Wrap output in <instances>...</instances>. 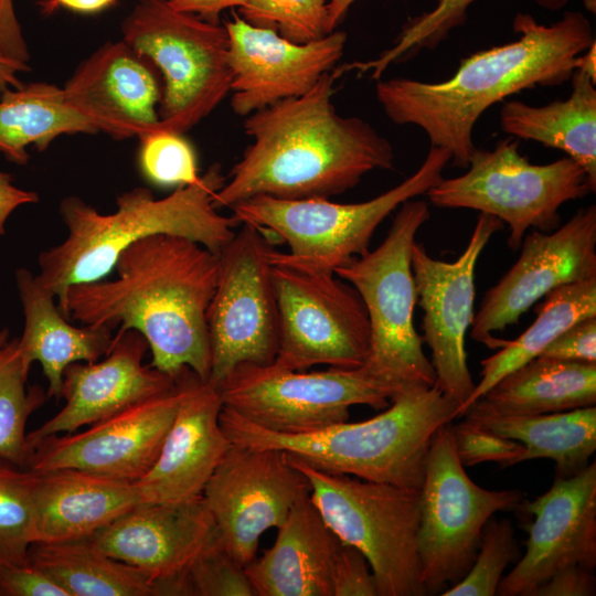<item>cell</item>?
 Here are the masks:
<instances>
[{"instance_id":"6da1fadb","label":"cell","mask_w":596,"mask_h":596,"mask_svg":"<svg viewBox=\"0 0 596 596\" xmlns=\"http://www.w3.org/2000/svg\"><path fill=\"white\" fill-rule=\"evenodd\" d=\"M110 280L71 286L62 313L82 326L136 330L148 342L150 365L177 379L190 369L207 381L211 351L206 313L217 255L185 237L156 234L127 247Z\"/></svg>"},{"instance_id":"7a4b0ae2","label":"cell","mask_w":596,"mask_h":596,"mask_svg":"<svg viewBox=\"0 0 596 596\" xmlns=\"http://www.w3.org/2000/svg\"><path fill=\"white\" fill-rule=\"evenodd\" d=\"M336 78L328 72L306 94L246 116L244 131L253 141L214 194L217 210L260 195L329 199L371 171L393 169L391 142L362 118L338 114Z\"/></svg>"},{"instance_id":"3957f363","label":"cell","mask_w":596,"mask_h":596,"mask_svg":"<svg viewBox=\"0 0 596 596\" xmlns=\"http://www.w3.org/2000/svg\"><path fill=\"white\" fill-rule=\"evenodd\" d=\"M512 28L515 41L462 58L444 82L379 81L375 94L385 115L394 124L417 126L430 146L450 153L455 167L467 168L477 149L475 125L490 106L523 89L567 82L595 42L592 23L578 11H566L550 25L519 12Z\"/></svg>"},{"instance_id":"277c9868","label":"cell","mask_w":596,"mask_h":596,"mask_svg":"<svg viewBox=\"0 0 596 596\" xmlns=\"http://www.w3.org/2000/svg\"><path fill=\"white\" fill-rule=\"evenodd\" d=\"M224 182L220 164H213L196 182L162 199L146 188L126 191L109 214L99 213L77 196L65 198L60 213L67 236L39 255L36 280L55 296L62 312L71 286L103 279L114 270L120 254L145 237L181 236L217 255L240 225L213 204Z\"/></svg>"},{"instance_id":"5b68a950","label":"cell","mask_w":596,"mask_h":596,"mask_svg":"<svg viewBox=\"0 0 596 596\" xmlns=\"http://www.w3.org/2000/svg\"><path fill=\"white\" fill-rule=\"evenodd\" d=\"M458 417V404L436 385L402 392L383 412L307 434H280L222 406L232 444L272 448L316 469L419 490L436 432Z\"/></svg>"},{"instance_id":"8992f818","label":"cell","mask_w":596,"mask_h":596,"mask_svg":"<svg viewBox=\"0 0 596 596\" xmlns=\"http://www.w3.org/2000/svg\"><path fill=\"white\" fill-rule=\"evenodd\" d=\"M429 217L428 202L405 201L375 249L334 270L358 291L366 309L370 349L363 368L397 394L427 389L436 382L423 338L414 326L417 294L411 265L416 234Z\"/></svg>"},{"instance_id":"52a82bcc","label":"cell","mask_w":596,"mask_h":596,"mask_svg":"<svg viewBox=\"0 0 596 596\" xmlns=\"http://www.w3.org/2000/svg\"><path fill=\"white\" fill-rule=\"evenodd\" d=\"M450 160L446 149L430 146L413 174L364 202L260 195L232 206V216L238 224L253 225L287 243L288 253L274 252L279 260L334 273L351 258L366 253L379 225L405 201L426 194L443 178Z\"/></svg>"},{"instance_id":"ba28073f","label":"cell","mask_w":596,"mask_h":596,"mask_svg":"<svg viewBox=\"0 0 596 596\" xmlns=\"http://www.w3.org/2000/svg\"><path fill=\"white\" fill-rule=\"evenodd\" d=\"M309 480L311 500L338 538L360 550L379 596H426L421 578L419 490L316 469L287 455Z\"/></svg>"},{"instance_id":"9c48e42d","label":"cell","mask_w":596,"mask_h":596,"mask_svg":"<svg viewBox=\"0 0 596 596\" xmlns=\"http://www.w3.org/2000/svg\"><path fill=\"white\" fill-rule=\"evenodd\" d=\"M121 33L162 75L159 129L183 135L231 93L224 25L177 11L167 0H139Z\"/></svg>"},{"instance_id":"30bf717a","label":"cell","mask_w":596,"mask_h":596,"mask_svg":"<svg viewBox=\"0 0 596 596\" xmlns=\"http://www.w3.org/2000/svg\"><path fill=\"white\" fill-rule=\"evenodd\" d=\"M468 171L441 178L426 195L440 209H470L509 226L508 246L520 248L528 230L552 232L561 206L595 192L585 169L570 157L533 164L519 152V141L501 139L493 150L476 149Z\"/></svg>"},{"instance_id":"8fae6325","label":"cell","mask_w":596,"mask_h":596,"mask_svg":"<svg viewBox=\"0 0 596 596\" xmlns=\"http://www.w3.org/2000/svg\"><path fill=\"white\" fill-rule=\"evenodd\" d=\"M215 387L223 407L280 434H307L347 422L353 405L384 409L397 395L363 366L306 372L244 363Z\"/></svg>"},{"instance_id":"7c38bea8","label":"cell","mask_w":596,"mask_h":596,"mask_svg":"<svg viewBox=\"0 0 596 596\" xmlns=\"http://www.w3.org/2000/svg\"><path fill=\"white\" fill-rule=\"evenodd\" d=\"M522 497L519 490L476 485L456 454L451 423L436 432L419 489L418 555L427 595L444 592L467 574L488 520L498 511L517 509Z\"/></svg>"},{"instance_id":"4fadbf2b","label":"cell","mask_w":596,"mask_h":596,"mask_svg":"<svg viewBox=\"0 0 596 596\" xmlns=\"http://www.w3.org/2000/svg\"><path fill=\"white\" fill-rule=\"evenodd\" d=\"M272 279L279 316L274 364L356 369L370 349V323L358 291L332 272L296 266L274 255Z\"/></svg>"},{"instance_id":"5bb4252c","label":"cell","mask_w":596,"mask_h":596,"mask_svg":"<svg viewBox=\"0 0 596 596\" xmlns=\"http://www.w3.org/2000/svg\"><path fill=\"white\" fill-rule=\"evenodd\" d=\"M242 225L217 254V280L206 313L207 382L214 386L240 364L273 363L278 349L270 258L275 243L264 230Z\"/></svg>"},{"instance_id":"9a60e30c","label":"cell","mask_w":596,"mask_h":596,"mask_svg":"<svg viewBox=\"0 0 596 596\" xmlns=\"http://www.w3.org/2000/svg\"><path fill=\"white\" fill-rule=\"evenodd\" d=\"M310 493L308 478L284 451L233 444L202 496L222 545L245 567L256 557L262 534L280 526Z\"/></svg>"},{"instance_id":"2e32d148","label":"cell","mask_w":596,"mask_h":596,"mask_svg":"<svg viewBox=\"0 0 596 596\" xmlns=\"http://www.w3.org/2000/svg\"><path fill=\"white\" fill-rule=\"evenodd\" d=\"M502 226L499 219L479 213L470 240L455 262L432 257L416 241L412 247L423 342L430 349L435 385L458 404V417L476 386L465 348L475 315V270L482 251Z\"/></svg>"},{"instance_id":"e0dca14e","label":"cell","mask_w":596,"mask_h":596,"mask_svg":"<svg viewBox=\"0 0 596 596\" xmlns=\"http://www.w3.org/2000/svg\"><path fill=\"white\" fill-rule=\"evenodd\" d=\"M521 254L483 296L470 336L497 348L496 331L519 322L550 291L596 276V206L579 209L552 232L532 231Z\"/></svg>"},{"instance_id":"ac0fdd59","label":"cell","mask_w":596,"mask_h":596,"mask_svg":"<svg viewBox=\"0 0 596 596\" xmlns=\"http://www.w3.org/2000/svg\"><path fill=\"white\" fill-rule=\"evenodd\" d=\"M185 370V369H184ZM168 391L96 422L82 433L49 436L29 447L28 468H76L136 482L153 466L184 394L183 372Z\"/></svg>"},{"instance_id":"d6986e66","label":"cell","mask_w":596,"mask_h":596,"mask_svg":"<svg viewBox=\"0 0 596 596\" xmlns=\"http://www.w3.org/2000/svg\"><path fill=\"white\" fill-rule=\"evenodd\" d=\"M224 26L232 72L231 107L238 116L309 92L333 71L347 43V33L334 30L320 40L298 44L240 17Z\"/></svg>"},{"instance_id":"ffe728a7","label":"cell","mask_w":596,"mask_h":596,"mask_svg":"<svg viewBox=\"0 0 596 596\" xmlns=\"http://www.w3.org/2000/svg\"><path fill=\"white\" fill-rule=\"evenodd\" d=\"M534 515L526 549L514 568L501 578L497 595L532 596L557 570L596 566V462L567 478L555 477L551 488L523 504Z\"/></svg>"},{"instance_id":"44dd1931","label":"cell","mask_w":596,"mask_h":596,"mask_svg":"<svg viewBox=\"0 0 596 596\" xmlns=\"http://www.w3.org/2000/svg\"><path fill=\"white\" fill-rule=\"evenodd\" d=\"M159 71L123 39L106 42L84 60L63 87L66 100L98 131L115 139L158 128Z\"/></svg>"},{"instance_id":"7402d4cb","label":"cell","mask_w":596,"mask_h":596,"mask_svg":"<svg viewBox=\"0 0 596 596\" xmlns=\"http://www.w3.org/2000/svg\"><path fill=\"white\" fill-rule=\"evenodd\" d=\"M148 349L141 333L127 330L114 334L105 359L70 364L63 374L65 405L26 434L28 447L49 436L75 433L170 390L175 379L142 363Z\"/></svg>"},{"instance_id":"603a6c76","label":"cell","mask_w":596,"mask_h":596,"mask_svg":"<svg viewBox=\"0 0 596 596\" xmlns=\"http://www.w3.org/2000/svg\"><path fill=\"white\" fill-rule=\"evenodd\" d=\"M183 381L184 394L158 458L135 482L139 503L201 496L233 446L220 423L223 404L216 387L190 369L184 370Z\"/></svg>"},{"instance_id":"cb8c5ba5","label":"cell","mask_w":596,"mask_h":596,"mask_svg":"<svg viewBox=\"0 0 596 596\" xmlns=\"http://www.w3.org/2000/svg\"><path fill=\"white\" fill-rule=\"evenodd\" d=\"M107 555L135 566L158 584L187 571L220 536L203 496L139 503L89 536Z\"/></svg>"},{"instance_id":"d4e9b609","label":"cell","mask_w":596,"mask_h":596,"mask_svg":"<svg viewBox=\"0 0 596 596\" xmlns=\"http://www.w3.org/2000/svg\"><path fill=\"white\" fill-rule=\"evenodd\" d=\"M35 475L34 543L89 538L139 504L132 481L76 468Z\"/></svg>"},{"instance_id":"484cf974","label":"cell","mask_w":596,"mask_h":596,"mask_svg":"<svg viewBox=\"0 0 596 596\" xmlns=\"http://www.w3.org/2000/svg\"><path fill=\"white\" fill-rule=\"evenodd\" d=\"M275 543L245 566L256 596H332L331 571L341 540L308 497L277 528Z\"/></svg>"},{"instance_id":"4316f807","label":"cell","mask_w":596,"mask_h":596,"mask_svg":"<svg viewBox=\"0 0 596 596\" xmlns=\"http://www.w3.org/2000/svg\"><path fill=\"white\" fill-rule=\"evenodd\" d=\"M595 43L579 57L566 99L545 106L520 100L503 103L500 125L505 134L564 151L587 172L596 188V55Z\"/></svg>"},{"instance_id":"83f0119b","label":"cell","mask_w":596,"mask_h":596,"mask_svg":"<svg viewBox=\"0 0 596 596\" xmlns=\"http://www.w3.org/2000/svg\"><path fill=\"white\" fill-rule=\"evenodd\" d=\"M24 313V328L19 351L28 370L33 362L42 365L47 380L46 396L62 398L63 374L76 362L93 363L111 348L114 334L107 327L72 326L55 305V296L46 290L25 268L15 273Z\"/></svg>"},{"instance_id":"f1b7e54d","label":"cell","mask_w":596,"mask_h":596,"mask_svg":"<svg viewBox=\"0 0 596 596\" xmlns=\"http://www.w3.org/2000/svg\"><path fill=\"white\" fill-rule=\"evenodd\" d=\"M595 404L596 363L536 356L501 377L464 415H539Z\"/></svg>"},{"instance_id":"f546056e","label":"cell","mask_w":596,"mask_h":596,"mask_svg":"<svg viewBox=\"0 0 596 596\" xmlns=\"http://www.w3.org/2000/svg\"><path fill=\"white\" fill-rule=\"evenodd\" d=\"M464 416L469 423L521 443L522 461L553 460L556 477L579 472L596 450V406L539 415L466 413Z\"/></svg>"},{"instance_id":"4dcf8cb0","label":"cell","mask_w":596,"mask_h":596,"mask_svg":"<svg viewBox=\"0 0 596 596\" xmlns=\"http://www.w3.org/2000/svg\"><path fill=\"white\" fill-rule=\"evenodd\" d=\"M29 562L66 596H158L157 583L139 568L100 551L89 538L33 543Z\"/></svg>"},{"instance_id":"1f68e13d","label":"cell","mask_w":596,"mask_h":596,"mask_svg":"<svg viewBox=\"0 0 596 596\" xmlns=\"http://www.w3.org/2000/svg\"><path fill=\"white\" fill-rule=\"evenodd\" d=\"M97 131L53 84H23L0 95V152L17 164L28 162L30 145L42 151L61 135Z\"/></svg>"},{"instance_id":"d6a6232c","label":"cell","mask_w":596,"mask_h":596,"mask_svg":"<svg viewBox=\"0 0 596 596\" xmlns=\"http://www.w3.org/2000/svg\"><path fill=\"white\" fill-rule=\"evenodd\" d=\"M535 312L534 321L525 331L514 340L499 339L500 350L481 360L480 381L464 406L461 416L501 377L539 356L568 327L596 316V276L550 291L535 307Z\"/></svg>"},{"instance_id":"836d02e7","label":"cell","mask_w":596,"mask_h":596,"mask_svg":"<svg viewBox=\"0 0 596 596\" xmlns=\"http://www.w3.org/2000/svg\"><path fill=\"white\" fill-rule=\"evenodd\" d=\"M18 342L19 338H11L7 329L0 330V457L26 469V423L47 396L39 387L28 389L30 370Z\"/></svg>"},{"instance_id":"e575fe53","label":"cell","mask_w":596,"mask_h":596,"mask_svg":"<svg viewBox=\"0 0 596 596\" xmlns=\"http://www.w3.org/2000/svg\"><path fill=\"white\" fill-rule=\"evenodd\" d=\"M475 0H436V6L408 20L402 28L394 45L383 51L377 57L369 61H355L334 71L336 75L356 71L360 74L371 73L379 79L393 63L405 61L423 49L434 50L450 31L467 20V10ZM549 10L563 8L567 0H535Z\"/></svg>"},{"instance_id":"d590c367","label":"cell","mask_w":596,"mask_h":596,"mask_svg":"<svg viewBox=\"0 0 596 596\" xmlns=\"http://www.w3.org/2000/svg\"><path fill=\"white\" fill-rule=\"evenodd\" d=\"M36 475L0 457V563L24 564L34 543Z\"/></svg>"},{"instance_id":"8d00e7d4","label":"cell","mask_w":596,"mask_h":596,"mask_svg":"<svg viewBox=\"0 0 596 596\" xmlns=\"http://www.w3.org/2000/svg\"><path fill=\"white\" fill-rule=\"evenodd\" d=\"M238 9L248 24L294 43L305 44L329 34L327 0H246Z\"/></svg>"},{"instance_id":"74e56055","label":"cell","mask_w":596,"mask_h":596,"mask_svg":"<svg viewBox=\"0 0 596 596\" xmlns=\"http://www.w3.org/2000/svg\"><path fill=\"white\" fill-rule=\"evenodd\" d=\"M478 550L467 574L445 589L443 596L497 595L502 573L518 552L511 521L490 518L482 530Z\"/></svg>"},{"instance_id":"f35d334b","label":"cell","mask_w":596,"mask_h":596,"mask_svg":"<svg viewBox=\"0 0 596 596\" xmlns=\"http://www.w3.org/2000/svg\"><path fill=\"white\" fill-rule=\"evenodd\" d=\"M140 140L139 164L150 182L179 188L199 180L194 149L182 135L157 128Z\"/></svg>"},{"instance_id":"ab89813d","label":"cell","mask_w":596,"mask_h":596,"mask_svg":"<svg viewBox=\"0 0 596 596\" xmlns=\"http://www.w3.org/2000/svg\"><path fill=\"white\" fill-rule=\"evenodd\" d=\"M182 596H256L246 575L220 539L180 575Z\"/></svg>"},{"instance_id":"60d3db41","label":"cell","mask_w":596,"mask_h":596,"mask_svg":"<svg viewBox=\"0 0 596 596\" xmlns=\"http://www.w3.org/2000/svg\"><path fill=\"white\" fill-rule=\"evenodd\" d=\"M456 454L464 467L498 462L509 467L522 462L524 446L467 421L451 425Z\"/></svg>"},{"instance_id":"b9f144b4","label":"cell","mask_w":596,"mask_h":596,"mask_svg":"<svg viewBox=\"0 0 596 596\" xmlns=\"http://www.w3.org/2000/svg\"><path fill=\"white\" fill-rule=\"evenodd\" d=\"M30 58L21 28L14 14L13 0L0 2V95L7 88H19L20 72L30 71Z\"/></svg>"},{"instance_id":"7bdbcfd3","label":"cell","mask_w":596,"mask_h":596,"mask_svg":"<svg viewBox=\"0 0 596 596\" xmlns=\"http://www.w3.org/2000/svg\"><path fill=\"white\" fill-rule=\"evenodd\" d=\"M332 596H379L372 568L356 547L341 541L331 571Z\"/></svg>"},{"instance_id":"ee69618b","label":"cell","mask_w":596,"mask_h":596,"mask_svg":"<svg viewBox=\"0 0 596 596\" xmlns=\"http://www.w3.org/2000/svg\"><path fill=\"white\" fill-rule=\"evenodd\" d=\"M539 356L579 363H596V316L587 317L558 334Z\"/></svg>"},{"instance_id":"f6af8a7d","label":"cell","mask_w":596,"mask_h":596,"mask_svg":"<svg viewBox=\"0 0 596 596\" xmlns=\"http://www.w3.org/2000/svg\"><path fill=\"white\" fill-rule=\"evenodd\" d=\"M0 596H66L41 570L24 564L0 563Z\"/></svg>"},{"instance_id":"bcb514c9","label":"cell","mask_w":596,"mask_h":596,"mask_svg":"<svg viewBox=\"0 0 596 596\" xmlns=\"http://www.w3.org/2000/svg\"><path fill=\"white\" fill-rule=\"evenodd\" d=\"M595 592L596 578L593 570L568 565L553 573L532 596H592Z\"/></svg>"},{"instance_id":"7dc6e473","label":"cell","mask_w":596,"mask_h":596,"mask_svg":"<svg viewBox=\"0 0 596 596\" xmlns=\"http://www.w3.org/2000/svg\"><path fill=\"white\" fill-rule=\"evenodd\" d=\"M38 201L35 192L15 187L11 175L0 170V236L6 233V223L17 207Z\"/></svg>"},{"instance_id":"c3c4849f","label":"cell","mask_w":596,"mask_h":596,"mask_svg":"<svg viewBox=\"0 0 596 596\" xmlns=\"http://www.w3.org/2000/svg\"><path fill=\"white\" fill-rule=\"evenodd\" d=\"M169 6L181 12L195 14L206 21L216 22L225 9L242 7L246 0H167Z\"/></svg>"},{"instance_id":"681fc988","label":"cell","mask_w":596,"mask_h":596,"mask_svg":"<svg viewBox=\"0 0 596 596\" xmlns=\"http://www.w3.org/2000/svg\"><path fill=\"white\" fill-rule=\"evenodd\" d=\"M115 1L116 0H54L55 4L83 13L98 12L111 6Z\"/></svg>"},{"instance_id":"f907efd6","label":"cell","mask_w":596,"mask_h":596,"mask_svg":"<svg viewBox=\"0 0 596 596\" xmlns=\"http://www.w3.org/2000/svg\"><path fill=\"white\" fill-rule=\"evenodd\" d=\"M356 0H327L328 32L331 33L342 22Z\"/></svg>"},{"instance_id":"816d5d0a","label":"cell","mask_w":596,"mask_h":596,"mask_svg":"<svg viewBox=\"0 0 596 596\" xmlns=\"http://www.w3.org/2000/svg\"><path fill=\"white\" fill-rule=\"evenodd\" d=\"M1 1V0H0Z\"/></svg>"}]
</instances>
